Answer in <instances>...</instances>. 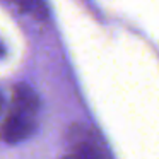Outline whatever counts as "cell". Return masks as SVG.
<instances>
[{"mask_svg": "<svg viewBox=\"0 0 159 159\" xmlns=\"http://www.w3.org/2000/svg\"><path fill=\"white\" fill-rule=\"evenodd\" d=\"M39 98L28 84L21 82L12 91V104L0 125V139L5 144H21L38 128Z\"/></svg>", "mask_w": 159, "mask_h": 159, "instance_id": "1", "label": "cell"}, {"mask_svg": "<svg viewBox=\"0 0 159 159\" xmlns=\"http://www.w3.org/2000/svg\"><path fill=\"white\" fill-rule=\"evenodd\" d=\"M5 55V48H4V45H2V43H0V58H2V57Z\"/></svg>", "mask_w": 159, "mask_h": 159, "instance_id": "5", "label": "cell"}, {"mask_svg": "<svg viewBox=\"0 0 159 159\" xmlns=\"http://www.w3.org/2000/svg\"><path fill=\"white\" fill-rule=\"evenodd\" d=\"M2 108H4V99H2V94H0V113H2Z\"/></svg>", "mask_w": 159, "mask_h": 159, "instance_id": "6", "label": "cell"}, {"mask_svg": "<svg viewBox=\"0 0 159 159\" xmlns=\"http://www.w3.org/2000/svg\"><path fill=\"white\" fill-rule=\"evenodd\" d=\"M62 159H82V157H77V156H74V154H67L65 157H62Z\"/></svg>", "mask_w": 159, "mask_h": 159, "instance_id": "4", "label": "cell"}, {"mask_svg": "<svg viewBox=\"0 0 159 159\" xmlns=\"http://www.w3.org/2000/svg\"><path fill=\"white\" fill-rule=\"evenodd\" d=\"M16 7H19L22 12L33 16L36 19H45L46 17V7L43 0H11Z\"/></svg>", "mask_w": 159, "mask_h": 159, "instance_id": "3", "label": "cell"}, {"mask_svg": "<svg viewBox=\"0 0 159 159\" xmlns=\"http://www.w3.org/2000/svg\"><path fill=\"white\" fill-rule=\"evenodd\" d=\"M70 152L82 159H108L106 149L101 144V139L91 127L84 123H75L69 128L67 134Z\"/></svg>", "mask_w": 159, "mask_h": 159, "instance_id": "2", "label": "cell"}]
</instances>
